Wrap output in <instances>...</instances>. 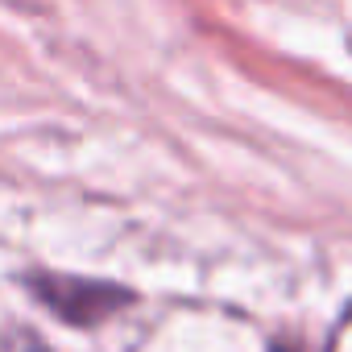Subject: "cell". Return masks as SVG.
I'll use <instances>...</instances> for the list:
<instances>
[{"label":"cell","mask_w":352,"mask_h":352,"mask_svg":"<svg viewBox=\"0 0 352 352\" xmlns=\"http://www.w3.org/2000/svg\"><path fill=\"white\" fill-rule=\"evenodd\" d=\"M38 294H42V302H50L63 319H75V323L104 319L108 311H116V307L129 302L124 290L100 286V282H79V278H38Z\"/></svg>","instance_id":"6da1fadb"}]
</instances>
